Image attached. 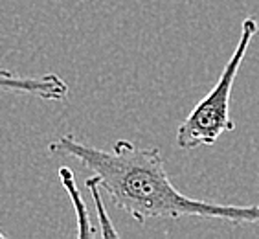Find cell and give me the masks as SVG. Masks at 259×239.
I'll use <instances>...</instances> for the list:
<instances>
[{
    "instance_id": "obj_1",
    "label": "cell",
    "mask_w": 259,
    "mask_h": 239,
    "mask_svg": "<svg viewBox=\"0 0 259 239\" xmlns=\"http://www.w3.org/2000/svg\"><path fill=\"white\" fill-rule=\"evenodd\" d=\"M50 154L77 160L94 175L110 201L140 224L151 219H219L232 224H259V205H221L188 197L175 188L158 147H138L118 140L110 151L81 144L65 135L48 145Z\"/></svg>"
},
{
    "instance_id": "obj_2",
    "label": "cell",
    "mask_w": 259,
    "mask_h": 239,
    "mask_svg": "<svg viewBox=\"0 0 259 239\" xmlns=\"http://www.w3.org/2000/svg\"><path fill=\"white\" fill-rule=\"evenodd\" d=\"M259 30L255 17H246L241 22L239 41L230 55L228 63L221 72L219 79L209 90L206 98L195 105L193 110L177 129V145L182 151H191L200 145H213L223 133L235 129V124L230 118V98L235 83V75L239 72L248 52V46Z\"/></svg>"
},
{
    "instance_id": "obj_3",
    "label": "cell",
    "mask_w": 259,
    "mask_h": 239,
    "mask_svg": "<svg viewBox=\"0 0 259 239\" xmlns=\"http://www.w3.org/2000/svg\"><path fill=\"white\" fill-rule=\"evenodd\" d=\"M0 90L37 96L40 100L63 101L68 98L70 87L57 74L17 75L13 72H10V70L0 68Z\"/></svg>"
},
{
    "instance_id": "obj_4",
    "label": "cell",
    "mask_w": 259,
    "mask_h": 239,
    "mask_svg": "<svg viewBox=\"0 0 259 239\" xmlns=\"http://www.w3.org/2000/svg\"><path fill=\"white\" fill-rule=\"evenodd\" d=\"M59 180L63 188L68 191L70 199H72V205H74V212H75V219H77V237L85 239V237H92V235H98L100 232H96L94 226H92V221H90V215L87 212V205L83 197H81L77 184H75V177L72 173L70 168L63 166L59 168Z\"/></svg>"
},
{
    "instance_id": "obj_5",
    "label": "cell",
    "mask_w": 259,
    "mask_h": 239,
    "mask_svg": "<svg viewBox=\"0 0 259 239\" xmlns=\"http://www.w3.org/2000/svg\"><path fill=\"white\" fill-rule=\"evenodd\" d=\"M85 184H87V188H89L90 195H92L96 210H98V221H100V224H101L100 235H103V237H118V232H116L112 223H110V217H109V214H107V210H105L103 201H101V195H100L101 186H100V182H98V179L92 175V177L87 179Z\"/></svg>"
},
{
    "instance_id": "obj_6",
    "label": "cell",
    "mask_w": 259,
    "mask_h": 239,
    "mask_svg": "<svg viewBox=\"0 0 259 239\" xmlns=\"http://www.w3.org/2000/svg\"><path fill=\"white\" fill-rule=\"evenodd\" d=\"M4 237H6V234L2 232V230H0V239H4Z\"/></svg>"
}]
</instances>
